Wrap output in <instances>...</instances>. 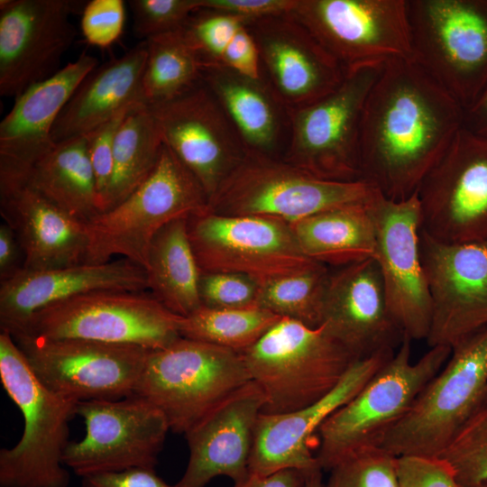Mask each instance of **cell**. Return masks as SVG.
<instances>
[{
    "label": "cell",
    "mask_w": 487,
    "mask_h": 487,
    "mask_svg": "<svg viewBox=\"0 0 487 487\" xmlns=\"http://www.w3.org/2000/svg\"><path fill=\"white\" fill-rule=\"evenodd\" d=\"M137 106L120 112L87 135L99 213L113 174L114 148L118 130L128 113Z\"/></svg>",
    "instance_id": "cell-43"
},
{
    "label": "cell",
    "mask_w": 487,
    "mask_h": 487,
    "mask_svg": "<svg viewBox=\"0 0 487 487\" xmlns=\"http://www.w3.org/2000/svg\"><path fill=\"white\" fill-rule=\"evenodd\" d=\"M320 326L356 360L400 345L404 335L389 310L374 259L330 271Z\"/></svg>",
    "instance_id": "cell-24"
},
{
    "label": "cell",
    "mask_w": 487,
    "mask_h": 487,
    "mask_svg": "<svg viewBox=\"0 0 487 487\" xmlns=\"http://www.w3.org/2000/svg\"><path fill=\"white\" fill-rule=\"evenodd\" d=\"M322 478V469L316 468L308 472L306 475L305 486L304 487H324Z\"/></svg>",
    "instance_id": "cell-50"
},
{
    "label": "cell",
    "mask_w": 487,
    "mask_h": 487,
    "mask_svg": "<svg viewBox=\"0 0 487 487\" xmlns=\"http://www.w3.org/2000/svg\"><path fill=\"white\" fill-rule=\"evenodd\" d=\"M187 222L201 272L240 273L263 284L316 262L303 253L289 224L281 220L205 211Z\"/></svg>",
    "instance_id": "cell-13"
},
{
    "label": "cell",
    "mask_w": 487,
    "mask_h": 487,
    "mask_svg": "<svg viewBox=\"0 0 487 487\" xmlns=\"http://www.w3.org/2000/svg\"><path fill=\"white\" fill-rule=\"evenodd\" d=\"M97 64L96 57L84 51L75 61L16 96L0 123V158L30 167L49 152L56 144L52 130L59 115Z\"/></svg>",
    "instance_id": "cell-27"
},
{
    "label": "cell",
    "mask_w": 487,
    "mask_h": 487,
    "mask_svg": "<svg viewBox=\"0 0 487 487\" xmlns=\"http://www.w3.org/2000/svg\"><path fill=\"white\" fill-rule=\"evenodd\" d=\"M0 215L24 253V270L85 263V224L60 209L29 182L24 166L0 158Z\"/></svg>",
    "instance_id": "cell-22"
},
{
    "label": "cell",
    "mask_w": 487,
    "mask_h": 487,
    "mask_svg": "<svg viewBox=\"0 0 487 487\" xmlns=\"http://www.w3.org/2000/svg\"><path fill=\"white\" fill-rule=\"evenodd\" d=\"M487 399V326L451 351L379 447L394 456H439Z\"/></svg>",
    "instance_id": "cell-6"
},
{
    "label": "cell",
    "mask_w": 487,
    "mask_h": 487,
    "mask_svg": "<svg viewBox=\"0 0 487 487\" xmlns=\"http://www.w3.org/2000/svg\"><path fill=\"white\" fill-rule=\"evenodd\" d=\"M329 472L324 487H399L397 457L379 446L345 456Z\"/></svg>",
    "instance_id": "cell-39"
},
{
    "label": "cell",
    "mask_w": 487,
    "mask_h": 487,
    "mask_svg": "<svg viewBox=\"0 0 487 487\" xmlns=\"http://www.w3.org/2000/svg\"><path fill=\"white\" fill-rule=\"evenodd\" d=\"M297 0H199L198 8L235 16L244 22L290 13Z\"/></svg>",
    "instance_id": "cell-45"
},
{
    "label": "cell",
    "mask_w": 487,
    "mask_h": 487,
    "mask_svg": "<svg viewBox=\"0 0 487 487\" xmlns=\"http://www.w3.org/2000/svg\"><path fill=\"white\" fill-rule=\"evenodd\" d=\"M397 473L399 487H464L440 456H398Z\"/></svg>",
    "instance_id": "cell-44"
},
{
    "label": "cell",
    "mask_w": 487,
    "mask_h": 487,
    "mask_svg": "<svg viewBox=\"0 0 487 487\" xmlns=\"http://www.w3.org/2000/svg\"><path fill=\"white\" fill-rule=\"evenodd\" d=\"M142 77L147 107L170 101L202 81V62L174 31L149 40Z\"/></svg>",
    "instance_id": "cell-34"
},
{
    "label": "cell",
    "mask_w": 487,
    "mask_h": 487,
    "mask_svg": "<svg viewBox=\"0 0 487 487\" xmlns=\"http://www.w3.org/2000/svg\"><path fill=\"white\" fill-rule=\"evenodd\" d=\"M378 263L389 310L403 335L427 339L431 299L420 253L421 211L417 192L394 201L374 189L370 200Z\"/></svg>",
    "instance_id": "cell-17"
},
{
    "label": "cell",
    "mask_w": 487,
    "mask_h": 487,
    "mask_svg": "<svg viewBox=\"0 0 487 487\" xmlns=\"http://www.w3.org/2000/svg\"><path fill=\"white\" fill-rule=\"evenodd\" d=\"M208 197L195 176L163 142L148 178L124 200L85 224V263L128 259L145 270L152 241L169 223L207 211Z\"/></svg>",
    "instance_id": "cell-4"
},
{
    "label": "cell",
    "mask_w": 487,
    "mask_h": 487,
    "mask_svg": "<svg viewBox=\"0 0 487 487\" xmlns=\"http://www.w3.org/2000/svg\"><path fill=\"white\" fill-rule=\"evenodd\" d=\"M382 351L355 361L339 383L326 395L302 409L258 417L249 473L269 475L283 469L308 473L320 468L310 439L325 420L349 401L394 354Z\"/></svg>",
    "instance_id": "cell-23"
},
{
    "label": "cell",
    "mask_w": 487,
    "mask_h": 487,
    "mask_svg": "<svg viewBox=\"0 0 487 487\" xmlns=\"http://www.w3.org/2000/svg\"><path fill=\"white\" fill-rule=\"evenodd\" d=\"M421 229L447 244L487 241V136L463 125L418 190Z\"/></svg>",
    "instance_id": "cell-16"
},
{
    "label": "cell",
    "mask_w": 487,
    "mask_h": 487,
    "mask_svg": "<svg viewBox=\"0 0 487 487\" xmlns=\"http://www.w3.org/2000/svg\"><path fill=\"white\" fill-rule=\"evenodd\" d=\"M147 291L145 270L124 258L105 263H79L41 270H23L0 282V328L22 331L39 310L95 290Z\"/></svg>",
    "instance_id": "cell-26"
},
{
    "label": "cell",
    "mask_w": 487,
    "mask_h": 487,
    "mask_svg": "<svg viewBox=\"0 0 487 487\" xmlns=\"http://www.w3.org/2000/svg\"><path fill=\"white\" fill-rule=\"evenodd\" d=\"M431 299L429 347L453 348L487 326V241L447 244L420 229Z\"/></svg>",
    "instance_id": "cell-19"
},
{
    "label": "cell",
    "mask_w": 487,
    "mask_h": 487,
    "mask_svg": "<svg viewBox=\"0 0 487 487\" xmlns=\"http://www.w3.org/2000/svg\"><path fill=\"white\" fill-rule=\"evenodd\" d=\"M179 317L149 291L95 290L39 310L14 335L78 338L157 350L180 337Z\"/></svg>",
    "instance_id": "cell-10"
},
{
    "label": "cell",
    "mask_w": 487,
    "mask_h": 487,
    "mask_svg": "<svg viewBox=\"0 0 487 487\" xmlns=\"http://www.w3.org/2000/svg\"><path fill=\"white\" fill-rule=\"evenodd\" d=\"M85 436L70 441L62 462L75 474L90 475L135 468L154 469L170 427L163 413L138 395L79 402Z\"/></svg>",
    "instance_id": "cell-14"
},
{
    "label": "cell",
    "mask_w": 487,
    "mask_h": 487,
    "mask_svg": "<svg viewBox=\"0 0 487 487\" xmlns=\"http://www.w3.org/2000/svg\"><path fill=\"white\" fill-rule=\"evenodd\" d=\"M0 379L24 421L18 443L0 450V487H69L62 457L78 402L45 386L6 332L0 333Z\"/></svg>",
    "instance_id": "cell-2"
},
{
    "label": "cell",
    "mask_w": 487,
    "mask_h": 487,
    "mask_svg": "<svg viewBox=\"0 0 487 487\" xmlns=\"http://www.w3.org/2000/svg\"><path fill=\"white\" fill-rule=\"evenodd\" d=\"M330 271L318 262L261 284L259 308L311 327L321 324Z\"/></svg>",
    "instance_id": "cell-36"
},
{
    "label": "cell",
    "mask_w": 487,
    "mask_h": 487,
    "mask_svg": "<svg viewBox=\"0 0 487 487\" xmlns=\"http://www.w3.org/2000/svg\"><path fill=\"white\" fill-rule=\"evenodd\" d=\"M373 190L363 181L326 180L283 159L247 152L212 196L207 211L291 224L327 209L364 201Z\"/></svg>",
    "instance_id": "cell-9"
},
{
    "label": "cell",
    "mask_w": 487,
    "mask_h": 487,
    "mask_svg": "<svg viewBox=\"0 0 487 487\" xmlns=\"http://www.w3.org/2000/svg\"><path fill=\"white\" fill-rule=\"evenodd\" d=\"M24 270V253L12 228L0 225V282L7 280Z\"/></svg>",
    "instance_id": "cell-47"
},
{
    "label": "cell",
    "mask_w": 487,
    "mask_h": 487,
    "mask_svg": "<svg viewBox=\"0 0 487 487\" xmlns=\"http://www.w3.org/2000/svg\"><path fill=\"white\" fill-rule=\"evenodd\" d=\"M199 0H129L133 34L146 41L179 29Z\"/></svg>",
    "instance_id": "cell-40"
},
{
    "label": "cell",
    "mask_w": 487,
    "mask_h": 487,
    "mask_svg": "<svg viewBox=\"0 0 487 487\" xmlns=\"http://www.w3.org/2000/svg\"><path fill=\"white\" fill-rule=\"evenodd\" d=\"M264 400L250 381L200 419L186 434L187 468L174 487H206L217 476L234 483L249 474L254 430Z\"/></svg>",
    "instance_id": "cell-25"
},
{
    "label": "cell",
    "mask_w": 487,
    "mask_h": 487,
    "mask_svg": "<svg viewBox=\"0 0 487 487\" xmlns=\"http://www.w3.org/2000/svg\"><path fill=\"white\" fill-rule=\"evenodd\" d=\"M261 284L234 272H201L198 292L201 306L211 308H259Z\"/></svg>",
    "instance_id": "cell-41"
},
{
    "label": "cell",
    "mask_w": 487,
    "mask_h": 487,
    "mask_svg": "<svg viewBox=\"0 0 487 487\" xmlns=\"http://www.w3.org/2000/svg\"><path fill=\"white\" fill-rule=\"evenodd\" d=\"M24 168L31 185L74 219L87 224L99 214L87 135L56 143Z\"/></svg>",
    "instance_id": "cell-31"
},
{
    "label": "cell",
    "mask_w": 487,
    "mask_h": 487,
    "mask_svg": "<svg viewBox=\"0 0 487 487\" xmlns=\"http://www.w3.org/2000/svg\"><path fill=\"white\" fill-rule=\"evenodd\" d=\"M256 43L261 78L293 109L336 88L346 71L292 14L244 22Z\"/></svg>",
    "instance_id": "cell-21"
},
{
    "label": "cell",
    "mask_w": 487,
    "mask_h": 487,
    "mask_svg": "<svg viewBox=\"0 0 487 487\" xmlns=\"http://www.w3.org/2000/svg\"><path fill=\"white\" fill-rule=\"evenodd\" d=\"M291 14L345 71L411 59L407 0H297Z\"/></svg>",
    "instance_id": "cell-15"
},
{
    "label": "cell",
    "mask_w": 487,
    "mask_h": 487,
    "mask_svg": "<svg viewBox=\"0 0 487 487\" xmlns=\"http://www.w3.org/2000/svg\"><path fill=\"white\" fill-rule=\"evenodd\" d=\"M371 196L364 201L327 209L289 224L303 253L313 261L336 267L374 259L376 235L369 204Z\"/></svg>",
    "instance_id": "cell-30"
},
{
    "label": "cell",
    "mask_w": 487,
    "mask_h": 487,
    "mask_svg": "<svg viewBox=\"0 0 487 487\" xmlns=\"http://www.w3.org/2000/svg\"><path fill=\"white\" fill-rule=\"evenodd\" d=\"M11 336L45 386L78 403L133 395L151 351L78 338Z\"/></svg>",
    "instance_id": "cell-12"
},
{
    "label": "cell",
    "mask_w": 487,
    "mask_h": 487,
    "mask_svg": "<svg viewBox=\"0 0 487 487\" xmlns=\"http://www.w3.org/2000/svg\"><path fill=\"white\" fill-rule=\"evenodd\" d=\"M382 67L346 71L332 92L304 106L289 109V141L283 160L318 179L361 181L363 111Z\"/></svg>",
    "instance_id": "cell-11"
},
{
    "label": "cell",
    "mask_w": 487,
    "mask_h": 487,
    "mask_svg": "<svg viewBox=\"0 0 487 487\" xmlns=\"http://www.w3.org/2000/svg\"><path fill=\"white\" fill-rule=\"evenodd\" d=\"M250 380L261 391L262 413L307 407L332 391L357 361L323 326L280 317L241 353Z\"/></svg>",
    "instance_id": "cell-3"
},
{
    "label": "cell",
    "mask_w": 487,
    "mask_h": 487,
    "mask_svg": "<svg viewBox=\"0 0 487 487\" xmlns=\"http://www.w3.org/2000/svg\"><path fill=\"white\" fill-rule=\"evenodd\" d=\"M439 456L464 487L487 482V399Z\"/></svg>",
    "instance_id": "cell-38"
},
{
    "label": "cell",
    "mask_w": 487,
    "mask_h": 487,
    "mask_svg": "<svg viewBox=\"0 0 487 487\" xmlns=\"http://www.w3.org/2000/svg\"><path fill=\"white\" fill-rule=\"evenodd\" d=\"M250 381L241 353L180 336L150 351L134 394L163 413L170 430L185 435Z\"/></svg>",
    "instance_id": "cell-7"
},
{
    "label": "cell",
    "mask_w": 487,
    "mask_h": 487,
    "mask_svg": "<svg viewBox=\"0 0 487 487\" xmlns=\"http://www.w3.org/2000/svg\"><path fill=\"white\" fill-rule=\"evenodd\" d=\"M411 60L466 110L487 87V0H407Z\"/></svg>",
    "instance_id": "cell-8"
},
{
    "label": "cell",
    "mask_w": 487,
    "mask_h": 487,
    "mask_svg": "<svg viewBox=\"0 0 487 487\" xmlns=\"http://www.w3.org/2000/svg\"><path fill=\"white\" fill-rule=\"evenodd\" d=\"M162 144L157 122L147 106L128 113L115 138L113 174L100 213L121 203L148 178Z\"/></svg>",
    "instance_id": "cell-33"
},
{
    "label": "cell",
    "mask_w": 487,
    "mask_h": 487,
    "mask_svg": "<svg viewBox=\"0 0 487 487\" xmlns=\"http://www.w3.org/2000/svg\"><path fill=\"white\" fill-rule=\"evenodd\" d=\"M464 126L487 136V87L478 99L464 110Z\"/></svg>",
    "instance_id": "cell-49"
},
{
    "label": "cell",
    "mask_w": 487,
    "mask_h": 487,
    "mask_svg": "<svg viewBox=\"0 0 487 487\" xmlns=\"http://www.w3.org/2000/svg\"><path fill=\"white\" fill-rule=\"evenodd\" d=\"M86 1H0V95L16 97L59 69L77 32L70 15Z\"/></svg>",
    "instance_id": "cell-18"
},
{
    "label": "cell",
    "mask_w": 487,
    "mask_h": 487,
    "mask_svg": "<svg viewBox=\"0 0 487 487\" xmlns=\"http://www.w3.org/2000/svg\"><path fill=\"white\" fill-rule=\"evenodd\" d=\"M478 487H487V482H486V483H483V484H482V485H480V486H478Z\"/></svg>",
    "instance_id": "cell-51"
},
{
    "label": "cell",
    "mask_w": 487,
    "mask_h": 487,
    "mask_svg": "<svg viewBox=\"0 0 487 487\" xmlns=\"http://www.w3.org/2000/svg\"><path fill=\"white\" fill-rule=\"evenodd\" d=\"M464 109L410 59L385 63L365 100L361 181L400 201L415 194L464 125Z\"/></svg>",
    "instance_id": "cell-1"
},
{
    "label": "cell",
    "mask_w": 487,
    "mask_h": 487,
    "mask_svg": "<svg viewBox=\"0 0 487 487\" xmlns=\"http://www.w3.org/2000/svg\"><path fill=\"white\" fill-rule=\"evenodd\" d=\"M244 29V22L235 16L198 8L175 32L197 53L202 65L223 66Z\"/></svg>",
    "instance_id": "cell-37"
},
{
    "label": "cell",
    "mask_w": 487,
    "mask_h": 487,
    "mask_svg": "<svg viewBox=\"0 0 487 487\" xmlns=\"http://www.w3.org/2000/svg\"><path fill=\"white\" fill-rule=\"evenodd\" d=\"M81 487H174L159 477L154 469L135 468L83 477Z\"/></svg>",
    "instance_id": "cell-46"
},
{
    "label": "cell",
    "mask_w": 487,
    "mask_h": 487,
    "mask_svg": "<svg viewBox=\"0 0 487 487\" xmlns=\"http://www.w3.org/2000/svg\"><path fill=\"white\" fill-rule=\"evenodd\" d=\"M202 81L217 99L247 152L283 159L289 141V109L262 78L208 64L202 67Z\"/></svg>",
    "instance_id": "cell-28"
},
{
    "label": "cell",
    "mask_w": 487,
    "mask_h": 487,
    "mask_svg": "<svg viewBox=\"0 0 487 487\" xmlns=\"http://www.w3.org/2000/svg\"><path fill=\"white\" fill-rule=\"evenodd\" d=\"M147 47V41H141L121 57L96 67L83 79L54 124L55 143L87 135L120 112L145 106L141 83Z\"/></svg>",
    "instance_id": "cell-29"
},
{
    "label": "cell",
    "mask_w": 487,
    "mask_h": 487,
    "mask_svg": "<svg viewBox=\"0 0 487 487\" xmlns=\"http://www.w3.org/2000/svg\"><path fill=\"white\" fill-rule=\"evenodd\" d=\"M411 341L404 335L382 367L321 425L316 457L322 471L329 472L356 451L378 446L385 433L407 413L451 354L452 348L448 346H434L412 362Z\"/></svg>",
    "instance_id": "cell-5"
},
{
    "label": "cell",
    "mask_w": 487,
    "mask_h": 487,
    "mask_svg": "<svg viewBox=\"0 0 487 487\" xmlns=\"http://www.w3.org/2000/svg\"><path fill=\"white\" fill-rule=\"evenodd\" d=\"M280 317L262 308H211L201 306L180 317L182 337L242 353L254 345Z\"/></svg>",
    "instance_id": "cell-35"
},
{
    "label": "cell",
    "mask_w": 487,
    "mask_h": 487,
    "mask_svg": "<svg viewBox=\"0 0 487 487\" xmlns=\"http://www.w3.org/2000/svg\"><path fill=\"white\" fill-rule=\"evenodd\" d=\"M307 473L298 469H283L265 476L249 473L234 487H304Z\"/></svg>",
    "instance_id": "cell-48"
},
{
    "label": "cell",
    "mask_w": 487,
    "mask_h": 487,
    "mask_svg": "<svg viewBox=\"0 0 487 487\" xmlns=\"http://www.w3.org/2000/svg\"><path fill=\"white\" fill-rule=\"evenodd\" d=\"M188 218L174 220L154 236L145 267L149 292L170 312L186 317L201 307L200 270L188 233Z\"/></svg>",
    "instance_id": "cell-32"
},
{
    "label": "cell",
    "mask_w": 487,
    "mask_h": 487,
    "mask_svg": "<svg viewBox=\"0 0 487 487\" xmlns=\"http://www.w3.org/2000/svg\"><path fill=\"white\" fill-rule=\"evenodd\" d=\"M124 22V1L91 0L82 10L80 29L88 44L107 48L120 38Z\"/></svg>",
    "instance_id": "cell-42"
},
{
    "label": "cell",
    "mask_w": 487,
    "mask_h": 487,
    "mask_svg": "<svg viewBox=\"0 0 487 487\" xmlns=\"http://www.w3.org/2000/svg\"><path fill=\"white\" fill-rule=\"evenodd\" d=\"M148 108L163 142L198 180L209 202L247 153L217 99L201 81L178 97Z\"/></svg>",
    "instance_id": "cell-20"
}]
</instances>
